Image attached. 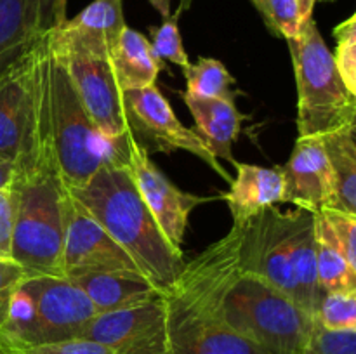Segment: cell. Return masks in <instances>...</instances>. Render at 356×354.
Listing matches in <instances>:
<instances>
[{"instance_id":"obj_28","label":"cell","mask_w":356,"mask_h":354,"mask_svg":"<svg viewBox=\"0 0 356 354\" xmlns=\"http://www.w3.org/2000/svg\"><path fill=\"white\" fill-rule=\"evenodd\" d=\"M149 35H152L149 44H152L153 52L160 61L167 59V61L181 66L183 69L190 66V59H188L186 51L183 47V40H181L176 14H170L169 17H165L160 26L149 28Z\"/></svg>"},{"instance_id":"obj_12","label":"cell","mask_w":356,"mask_h":354,"mask_svg":"<svg viewBox=\"0 0 356 354\" xmlns=\"http://www.w3.org/2000/svg\"><path fill=\"white\" fill-rule=\"evenodd\" d=\"M82 337L110 347L113 354H172L165 294L146 304L97 314Z\"/></svg>"},{"instance_id":"obj_32","label":"cell","mask_w":356,"mask_h":354,"mask_svg":"<svg viewBox=\"0 0 356 354\" xmlns=\"http://www.w3.org/2000/svg\"><path fill=\"white\" fill-rule=\"evenodd\" d=\"M21 354H113L110 347L96 342V340L79 339L63 340V342L40 344V346L19 347Z\"/></svg>"},{"instance_id":"obj_31","label":"cell","mask_w":356,"mask_h":354,"mask_svg":"<svg viewBox=\"0 0 356 354\" xmlns=\"http://www.w3.org/2000/svg\"><path fill=\"white\" fill-rule=\"evenodd\" d=\"M26 276L28 273L16 260L0 259V328L6 325L14 295Z\"/></svg>"},{"instance_id":"obj_36","label":"cell","mask_w":356,"mask_h":354,"mask_svg":"<svg viewBox=\"0 0 356 354\" xmlns=\"http://www.w3.org/2000/svg\"><path fill=\"white\" fill-rule=\"evenodd\" d=\"M14 176V165H9V163L2 162L0 160V187H7L13 180Z\"/></svg>"},{"instance_id":"obj_16","label":"cell","mask_w":356,"mask_h":354,"mask_svg":"<svg viewBox=\"0 0 356 354\" xmlns=\"http://www.w3.org/2000/svg\"><path fill=\"white\" fill-rule=\"evenodd\" d=\"M284 203L312 214L334 207L332 174L320 137H298L291 158L282 165Z\"/></svg>"},{"instance_id":"obj_37","label":"cell","mask_w":356,"mask_h":354,"mask_svg":"<svg viewBox=\"0 0 356 354\" xmlns=\"http://www.w3.org/2000/svg\"><path fill=\"white\" fill-rule=\"evenodd\" d=\"M299 3V16H301V23L302 21L309 19L313 16V7H315L316 0H298Z\"/></svg>"},{"instance_id":"obj_1","label":"cell","mask_w":356,"mask_h":354,"mask_svg":"<svg viewBox=\"0 0 356 354\" xmlns=\"http://www.w3.org/2000/svg\"><path fill=\"white\" fill-rule=\"evenodd\" d=\"M242 226L184 264L165 294L167 332L172 354H266L226 323L222 295L238 274Z\"/></svg>"},{"instance_id":"obj_30","label":"cell","mask_w":356,"mask_h":354,"mask_svg":"<svg viewBox=\"0 0 356 354\" xmlns=\"http://www.w3.org/2000/svg\"><path fill=\"white\" fill-rule=\"evenodd\" d=\"M318 214L329 224L350 266L356 269V215L337 208H325Z\"/></svg>"},{"instance_id":"obj_19","label":"cell","mask_w":356,"mask_h":354,"mask_svg":"<svg viewBox=\"0 0 356 354\" xmlns=\"http://www.w3.org/2000/svg\"><path fill=\"white\" fill-rule=\"evenodd\" d=\"M72 281L92 302L97 314L146 304L163 295L141 274H92Z\"/></svg>"},{"instance_id":"obj_25","label":"cell","mask_w":356,"mask_h":354,"mask_svg":"<svg viewBox=\"0 0 356 354\" xmlns=\"http://www.w3.org/2000/svg\"><path fill=\"white\" fill-rule=\"evenodd\" d=\"M315 319L327 330H356V290L322 294Z\"/></svg>"},{"instance_id":"obj_23","label":"cell","mask_w":356,"mask_h":354,"mask_svg":"<svg viewBox=\"0 0 356 354\" xmlns=\"http://www.w3.org/2000/svg\"><path fill=\"white\" fill-rule=\"evenodd\" d=\"M316 280L322 294L356 290V269L344 257L336 236L320 214H315Z\"/></svg>"},{"instance_id":"obj_2","label":"cell","mask_w":356,"mask_h":354,"mask_svg":"<svg viewBox=\"0 0 356 354\" xmlns=\"http://www.w3.org/2000/svg\"><path fill=\"white\" fill-rule=\"evenodd\" d=\"M13 253L28 276H63V246L70 191L49 137L44 92L42 117L31 148L14 163Z\"/></svg>"},{"instance_id":"obj_3","label":"cell","mask_w":356,"mask_h":354,"mask_svg":"<svg viewBox=\"0 0 356 354\" xmlns=\"http://www.w3.org/2000/svg\"><path fill=\"white\" fill-rule=\"evenodd\" d=\"M68 191L162 294L172 288L186 260L139 196L127 165L99 167L83 186Z\"/></svg>"},{"instance_id":"obj_27","label":"cell","mask_w":356,"mask_h":354,"mask_svg":"<svg viewBox=\"0 0 356 354\" xmlns=\"http://www.w3.org/2000/svg\"><path fill=\"white\" fill-rule=\"evenodd\" d=\"M336 51L332 52L334 62L350 92L356 94V14L334 28Z\"/></svg>"},{"instance_id":"obj_33","label":"cell","mask_w":356,"mask_h":354,"mask_svg":"<svg viewBox=\"0 0 356 354\" xmlns=\"http://www.w3.org/2000/svg\"><path fill=\"white\" fill-rule=\"evenodd\" d=\"M14 229V193L10 186L0 187V259H10Z\"/></svg>"},{"instance_id":"obj_11","label":"cell","mask_w":356,"mask_h":354,"mask_svg":"<svg viewBox=\"0 0 356 354\" xmlns=\"http://www.w3.org/2000/svg\"><path fill=\"white\" fill-rule=\"evenodd\" d=\"M92 274L145 276L131 255L72 196L63 246V278L76 280Z\"/></svg>"},{"instance_id":"obj_17","label":"cell","mask_w":356,"mask_h":354,"mask_svg":"<svg viewBox=\"0 0 356 354\" xmlns=\"http://www.w3.org/2000/svg\"><path fill=\"white\" fill-rule=\"evenodd\" d=\"M236 177L225 194L233 226H245L257 215L277 203H284V174L282 167H259L236 163Z\"/></svg>"},{"instance_id":"obj_22","label":"cell","mask_w":356,"mask_h":354,"mask_svg":"<svg viewBox=\"0 0 356 354\" xmlns=\"http://www.w3.org/2000/svg\"><path fill=\"white\" fill-rule=\"evenodd\" d=\"M334 186V207L356 215V121L320 135Z\"/></svg>"},{"instance_id":"obj_13","label":"cell","mask_w":356,"mask_h":354,"mask_svg":"<svg viewBox=\"0 0 356 354\" xmlns=\"http://www.w3.org/2000/svg\"><path fill=\"white\" fill-rule=\"evenodd\" d=\"M127 167L139 191V196L152 212L153 219L160 226L165 238L174 246L181 248L190 214L198 205L211 201L212 198L184 193L179 187L174 186L167 179L165 174L152 162L148 149L139 144L131 132L127 134Z\"/></svg>"},{"instance_id":"obj_39","label":"cell","mask_w":356,"mask_h":354,"mask_svg":"<svg viewBox=\"0 0 356 354\" xmlns=\"http://www.w3.org/2000/svg\"><path fill=\"white\" fill-rule=\"evenodd\" d=\"M316 2H336V0H316Z\"/></svg>"},{"instance_id":"obj_7","label":"cell","mask_w":356,"mask_h":354,"mask_svg":"<svg viewBox=\"0 0 356 354\" xmlns=\"http://www.w3.org/2000/svg\"><path fill=\"white\" fill-rule=\"evenodd\" d=\"M96 316L92 302L68 278L26 276L0 333L16 347L63 342L82 337Z\"/></svg>"},{"instance_id":"obj_29","label":"cell","mask_w":356,"mask_h":354,"mask_svg":"<svg viewBox=\"0 0 356 354\" xmlns=\"http://www.w3.org/2000/svg\"><path fill=\"white\" fill-rule=\"evenodd\" d=\"M302 354H356V330H327L313 321Z\"/></svg>"},{"instance_id":"obj_15","label":"cell","mask_w":356,"mask_h":354,"mask_svg":"<svg viewBox=\"0 0 356 354\" xmlns=\"http://www.w3.org/2000/svg\"><path fill=\"white\" fill-rule=\"evenodd\" d=\"M125 26L122 0H94L75 17H66L61 24L44 31V37L56 56L110 59Z\"/></svg>"},{"instance_id":"obj_18","label":"cell","mask_w":356,"mask_h":354,"mask_svg":"<svg viewBox=\"0 0 356 354\" xmlns=\"http://www.w3.org/2000/svg\"><path fill=\"white\" fill-rule=\"evenodd\" d=\"M183 99L193 115L195 128L202 141L214 155V158L236 165L233 155V144L238 139L240 125L243 115L236 110V104L232 101L205 99V97L184 96Z\"/></svg>"},{"instance_id":"obj_9","label":"cell","mask_w":356,"mask_h":354,"mask_svg":"<svg viewBox=\"0 0 356 354\" xmlns=\"http://www.w3.org/2000/svg\"><path fill=\"white\" fill-rule=\"evenodd\" d=\"M124 106L127 115L129 132L134 135L136 141L145 139L146 149L156 151H183L191 153L207 163L214 172H218L226 183H232V177L225 167L214 158L205 142L193 128L184 127L179 118L174 113L172 106L165 99L156 85L145 89L125 90Z\"/></svg>"},{"instance_id":"obj_14","label":"cell","mask_w":356,"mask_h":354,"mask_svg":"<svg viewBox=\"0 0 356 354\" xmlns=\"http://www.w3.org/2000/svg\"><path fill=\"white\" fill-rule=\"evenodd\" d=\"M56 58L61 59L65 65L76 96L97 130L108 139H117L127 134L129 124L124 92L115 80L110 59L76 54Z\"/></svg>"},{"instance_id":"obj_20","label":"cell","mask_w":356,"mask_h":354,"mask_svg":"<svg viewBox=\"0 0 356 354\" xmlns=\"http://www.w3.org/2000/svg\"><path fill=\"white\" fill-rule=\"evenodd\" d=\"M38 0H0V73L40 40Z\"/></svg>"},{"instance_id":"obj_21","label":"cell","mask_w":356,"mask_h":354,"mask_svg":"<svg viewBox=\"0 0 356 354\" xmlns=\"http://www.w3.org/2000/svg\"><path fill=\"white\" fill-rule=\"evenodd\" d=\"M110 65L122 92L155 85L162 68L148 38L129 26L124 28L111 52Z\"/></svg>"},{"instance_id":"obj_10","label":"cell","mask_w":356,"mask_h":354,"mask_svg":"<svg viewBox=\"0 0 356 354\" xmlns=\"http://www.w3.org/2000/svg\"><path fill=\"white\" fill-rule=\"evenodd\" d=\"M38 42L26 56L0 73V160L9 165L31 148L37 132L40 115Z\"/></svg>"},{"instance_id":"obj_34","label":"cell","mask_w":356,"mask_h":354,"mask_svg":"<svg viewBox=\"0 0 356 354\" xmlns=\"http://www.w3.org/2000/svg\"><path fill=\"white\" fill-rule=\"evenodd\" d=\"M68 0H38V19L40 30L47 31L66 19Z\"/></svg>"},{"instance_id":"obj_6","label":"cell","mask_w":356,"mask_h":354,"mask_svg":"<svg viewBox=\"0 0 356 354\" xmlns=\"http://www.w3.org/2000/svg\"><path fill=\"white\" fill-rule=\"evenodd\" d=\"M298 83L299 137H320L356 121V94L350 92L313 16L287 38Z\"/></svg>"},{"instance_id":"obj_8","label":"cell","mask_w":356,"mask_h":354,"mask_svg":"<svg viewBox=\"0 0 356 354\" xmlns=\"http://www.w3.org/2000/svg\"><path fill=\"white\" fill-rule=\"evenodd\" d=\"M221 311L233 330L266 354H302L315 321L280 290L242 271L222 295Z\"/></svg>"},{"instance_id":"obj_38","label":"cell","mask_w":356,"mask_h":354,"mask_svg":"<svg viewBox=\"0 0 356 354\" xmlns=\"http://www.w3.org/2000/svg\"><path fill=\"white\" fill-rule=\"evenodd\" d=\"M0 354H21L19 347H16L10 340H7L2 333H0Z\"/></svg>"},{"instance_id":"obj_26","label":"cell","mask_w":356,"mask_h":354,"mask_svg":"<svg viewBox=\"0 0 356 354\" xmlns=\"http://www.w3.org/2000/svg\"><path fill=\"white\" fill-rule=\"evenodd\" d=\"M271 33L292 38L299 33L301 16L298 0H250Z\"/></svg>"},{"instance_id":"obj_5","label":"cell","mask_w":356,"mask_h":354,"mask_svg":"<svg viewBox=\"0 0 356 354\" xmlns=\"http://www.w3.org/2000/svg\"><path fill=\"white\" fill-rule=\"evenodd\" d=\"M38 69L49 137L66 187L83 186L103 165H127L129 132L108 139L97 130L76 96L65 65L47 47L44 33L38 42Z\"/></svg>"},{"instance_id":"obj_4","label":"cell","mask_w":356,"mask_h":354,"mask_svg":"<svg viewBox=\"0 0 356 354\" xmlns=\"http://www.w3.org/2000/svg\"><path fill=\"white\" fill-rule=\"evenodd\" d=\"M238 266L315 318L322 297L316 280L315 214L271 207L247 222L240 236Z\"/></svg>"},{"instance_id":"obj_35","label":"cell","mask_w":356,"mask_h":354,"mask_svg":"<svg viewBox=\"0 0 356 354\" xmlns=\"http://www.w3.org/2000/svg\"><path fill=\"white\" fill-rule=\"evenodd\" d=\"M149 2H152V6L155 7V9L159 10L163 17L170 16V2H172V0H149ZM193 2L195 0H179V7H177V10H176V16L179 17V14L190 9L191 3Z\"/></svg>"},{"instance_id":"obj_24","label":"cell","mask_w":356,"mask_h":354,"mask_svg":"<svg viewBox=\"0 0 356 354\" xmlns=\"http://www.w3.org/2000/svg\"><path fill=\"white\" fill-rule=\"evenodd\" d=\"M183 73L186 78L184 96L235 103L236 96L242 94L235 89V76L218 59L198 58L197 62H190V66H186Z\"/></svg>"}]
</instances>
